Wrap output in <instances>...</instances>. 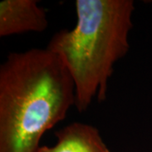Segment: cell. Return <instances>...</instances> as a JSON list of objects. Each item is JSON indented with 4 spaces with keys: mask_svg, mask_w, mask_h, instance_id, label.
<instances>
[{
    "mask_svg": "<svg viewBox=\"0 0 152 152\" xmlns=\"http://www.w3.org/2000/svg\"><path fill=\"white\" fill-rule=\"evenodd\" d=\"M73 106L75 84L55 53H10L0 67V152H39L42 136Z\"/></svg>",
    "mask_w": 152,
    "mask_h": 152,
    "instance_id": "cell-1",
    "label": "cell"
},
{
    "mask_svg": "<svg viewBox=\"0 0 152 152\" xmlns=\"http://www.w3.org/2000/svg\"><path fill=\"white\" fill-rule=\"evenodd\" d=\"M76 24L51 37L47 48L70 74L75 107L84 113L107 98L114 66L129 49L134 3L132 0H76Z\"/></svg>",
    "mask_w": 152,
    "mask_h": 152,
    "instance_id": "cell-2",
    "label": "cell"
},
{
    "mask_svg": "<svg viewBox=\"0 0 152 152\" xmlns=\"http://www.w3.org/2000/svg\"><path fill=\"white\" fill-rule=\"evenodd\" d=\"M36 0H4L0 3V37L42 32L48 26L46 11Z\"/></svg>",
    "mask_w": 152,
    "mask_h": 152,
    "instance_id": "cell-3",
    "label": "cell"
},
{
    "mask_svg": "<svg viewBox=\"0 0 152 152\" xmlns=\"http://www.w3.org/2000/svg\"><path fill=\"white\" fill-rule=\"evenodd\" d=\"M55 136V145H42L39 152H111L92 125L75 122L56 132Z\"/></svg>",
    "mask_w": 152,
    "mask_h": 152,
    "instance_id": "cell-4",
    "label": "cell"
},
{
    "mask_svg": "<svg viewBox=\"0 0 152 152\" xmlns=\"http://www.w3.org/2000/svg\"><path fill=\"white\" fill-rule=\"evenodd\" d=\"M150 2H151V3H152V1H150Z\"/></svg>",
    "mask_w": 152,
    "mask_h": 152,
    "instance_id": "cell-5",
    "label": "cell"
}]
</instances>
